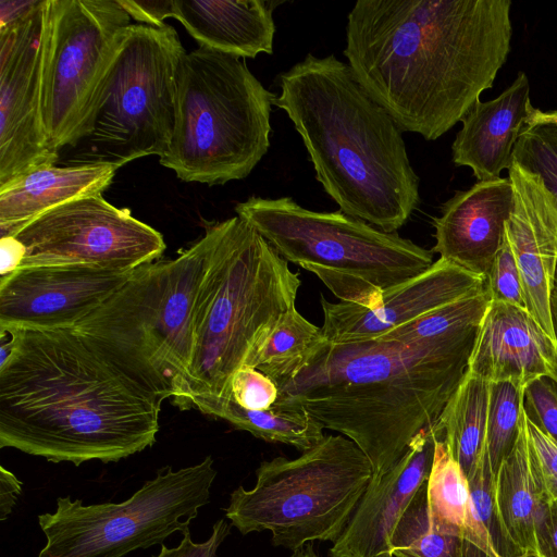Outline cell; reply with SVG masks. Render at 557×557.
<instances>
[{
  "mask_svg": "<svg viewBox=\"0 0 557 557\" xmlns=\"http://www.w3.org/2000/svg\"><path fill=\"white\" fill-rule=\"evenodd\" d=\"M510 0H359L344 55L401 131L435 140L493 86L512 37Z\"/></svg>",
  "mask_w": 557,
  "mask_h": 557,
  "instance_id": "obj_1",
  "label": "cell"
},
{
  "mask_svg": "<svg viewBox=\"0 0 557 557\" xmlns=\"http://www.w3.org/2000/svg\"><path fill=\"white\" fill-rule=\"evenodd\" d=\"M0 448L116 462L151 447L162 401L76 329L0 330Z\"/></svg>",
  "mask_w": 557,
  "mask_h": 557,
  "instance_id": "obj_2",
  "label": "cell"
},
{
  "mask_svg": "<svg viewBox=\"0 0 557 557\" xmlns=\"http://www.w3.org/2000/svg\"><path fill=\"white\" fill-rule=\"evenodd\" d=\"M480 325L411 344L326 339L293 375L275 383L281 395L364 453L373 484L438 418L468 370Z\"/></svg>",
  "mask_w": 557,
  "mask_h": 557,
  "instance_id": "obj_3",
  "label": "cell"
},
{
  "mask_svg": "<svg viewBox=\"0 0 557 557\" xmlns=\"http://www.w3.org/2000/svg\"><path fill=\"white\" fill-rule=\"evenodd\" d=\"M273 104L300 135L315 177L347 215L388 233L420 205L403 131L334 54L308 53L277 77Z\"/></svg>",
  "mask_w": 557,
  "mask_h": 557,
  "instance_id": "obj_4",
  "label": "cell"
},
{
  "mask_svg": "<svg viewBox=\"0 0 557 557\" xmlns=\"http://www.w3.org/2000/svg\"><path fill=\"white\" fill-rule=\"evenodd\" d=\"M206 228L211 242L197 301L191 362L174 405L209 416L230 398L232 375L295 306L301 281L238 215Z\"/></svg>",
  "mask_w": 557,
  "mask_h": 557,
  "instance_id": "obj_5",
  "label": "cell"
},
{
  "mask_svg": "<svg viewBox=\"0 0 557 557\" xmlns=\"http://www.w3.org/2000/svg\"><path fill=\"white\" fill-rule=\"evenodd\" d=\"M210 233L174 259L134 270L76 327L134 382L162 403L181 396L194 348V323Z\"/></svg>",
  "mask_w": 557,
  "mask_h": 557,
  "instance_id": "obj_6",
  "label": "cell"
},
{
  "mask_svg": "<svg viewBox=\"0 0 557 557\" xmlns=\"http://www.w3.org/2000/svg\"><path fill=\"white\" fill-rule=\"evenodd\" d=\"M274 97L245 59L205 47L186 52L160 164L184 182L210 186L247 177L269 150Z\"/></svg>",
  "mask_w": 557,
  "mask_h": 557,
  "instance_id": "obj_7",
  "label": "cell"
},
{
  "mask_svg": "<svg viewBox=\"0 0 557 557\" xmlns=\"http://www.w3.org/2000/svg\"><path fill=\"white\" fill-rule=\"evenodd\" d=\"M287 262L315 274L343 302L372 307L424 272L433 251L339 211L319 212L290 197L251 196L235 207Z\"/></svg>",
  "mask_w": 557,
  "mask_h": 557,
  "instance_id": "obj_8",
  "label": "cell"
},
{
  "mask_svg": "<svg viewBox=\"0 0 557 557\" xmlns=\"http://www.w3.org/2000/svg\"><path fill=\"white\" fill-rule=\"evenodd\" d=\"M372 478L370 460L351 440L326 435L297 458L262 461L255 486L231 493L225 517L242 534L269 531L274 546L292 552L334 542Z\"/></svg>",
  "mask_w": 557,
  "mask_h": 557,
  "instance_id": "obj_9",
  "label": "cell"
},
{
  "mask_svg": "<svg viewBox=\"0 0 557 557\" xmlns=\"http://www.w3.org/2000/svg\"><path fill=\"white\" fill-rule=\"evenodd\" d=\"M186 50L170 24H131L111 58L79 163L120 168L168 150L175 126L178 71ZM75 146L74 148H76Z\"/></svg>",
  "mask_w": 557,
  "mask_h": 557,
  "instance_id": "obj_10",
  "label": "cell"
},
{
  "mask_svg": "<svg viewBox=\"0 0 557 557\" xmlns=\"http://www.w3.org/2000/svg\"><path fill=\"white\" fill-rule=\"evenodd\" d=\"M216 474L207 456L178 470L160 468L122 503L84 505L82 499L59 497L54 512L38 516L47 540L38 557H123L162 544L174 532L189 529L209 504Z\"/></svg>",
  "mask_w": 557,
  "mask_h": 557,
  "instance_id": "obj_11",
  "label": "cell"
},
{
  "mask_svg": "<svg viewBox=\"0 0 557 557\" xmlns=\"http://www.w3.org/2000/svg\"><path fill=\"white\" fill-rule=\"evenodd\" d=\"M131 24L120 0H45L40 114L59 156L89 134L114 49Z\"/></svg>",
  "mask_w": 557,
  "mask_h": 557,
  "instance_id": "obj_12",
  "label": "cell"
},
{
  "mask_svg": "<svg viewBox=\"0 0 557 557\" xmlns=\"http://www.w3.org/2000/svg\"><path fill=\"white\" fill-rule=\"evenodd\" d=\"M15 237L24 247L20 267L84 264L134 271L157 261L166 248L160 232L134 218L102 194L55 207L22 226Z\"/></svg>",
  "mask_w": 557,
  "mask_h": 557,
  "instance_id": "obj_13",
  "label": "cell"
},
{
  "mask_svg": "<svg viewBox=\"0 0 557 557\" xmlns=\"http://www.w3.org/2000/svg\"><path fill=\"white\" fill-rule=\"evenodd\" d=\"M45 0L0 26V185L44 164H57L40 114Z\"/></svg>",
  "mask_w": 557,
  "mask_h": 557,
  "instance_id": "obj_14",
  "label": "cell"
},
{
  "mask_svg": "<svg viewBox=\"0 0 557 557\" xmlns=\"http://www.w3.org/2000/svg\"><path fill=\"white\" fill-rule=\"evenodd\" d=\"M133 272L84 264L18 267L0 278V330L74 329Z\"/></svg>",
  "mask_w": 557,
  "mask_h": 557,
  "instance_id": "obj_15",
  "label": "cell"
},
{
  "mask_svg": "<svg viewBox=\"0 0 557 557\" xmlns=\"http://www.w3.org/2000/svg\"><path fill=\"white\" fill-rule=\"evenodd\" d=\"M485 285L486 276L438 258L424 272L385 290L372 307L331 302L321 294V329L335 344L376 339Z\"/></svg>",
  "mask_w": 557,
  "mask_h": 557,
  "instance_id": "obj_16",
  "label": "cell"
},
{
  "mask_svg": "<svg viewBox=\"0 0 557 557\" xmlns=\"http://www.w3.org/2000/svg\"><path fill=\"white\" fill-rule=\"evenodd\" d=\"M508 174L515 205L505 233L520 272L525 308L557 342L550 313L557 267V210L539 176L515 161Z\"/></svg>",
  "mask_w": 557,
  "mask_h": 557,
  "instance_id": "obj_17",
  "label": "cell"
},
{
  "mask_svg": "<svg viewBox=\"0 0 557 557\" xmlns=\"http://www.w3.org/2000/svg\"><path fill=\"white\" fill-rule=\"evenodd\" d=\"M437 435L435 423L421 430L405 455L377 482L368 485L343 532L333 542L330 557H393L392 533L429 478Z\"/></svg>",
  "mask_w": 557,
  "mask_h": 557,
  "instance_id": "obj_18",
  "label": "cell"
},
{
  "mask_svg": "<svg viewBox=\"0 0 557 557\" xmlns=\"http://www.w3.org/2000/svg\"><path fill=\"white\" fill-rule=\"evenodd\" d=\"M513 205L509 177L478 181L457 191L433 219V253L485 276L503 245Z\"/></svg>",
  "mask_w": 557,
  "mask_h": 557,
  "instance_id": "obj_19",
  "label": "cell"
},
{
  "mask_svg": "<svg viewBox=\"0 0 557 557\" xmlns=\"http://www.w3.org/2000/svg\"><path fill=\"white\" fill-rule=\"evenodd\" d=\"M557 370V342L524 307L491 300L469 359L468 372L487 382L527 385Z\"/></svg>",
  "mask_w": 557,
  "mask_h": 557,
  "instance_id": "obj_20",
  "label": "cell"
},
{
  "mask_svg": "<svg viewBox=\"0 0 557 557\" xmlns=\"http://www.w3.org/2000/svg\"><path fill=\"white\" fill-rule=\"evenodd\" d=\"M530 104V83L520 71L498 97L479 100L461 120L462 127L451 145L454 163L470 168L478 181L500 177L502 171L512 164Z\"/></svg>",
  "mask_w": 557,
  "mask_h": 557,
  "instance_id": "obj_21",
  "label": "cell"
},
{
  "mask_svg": "<svg viewBox=\"0 0 557 557\" xmlns=\"http://www.w3.org/2000/svg\"><path fill=\"white\" fill-rule=\"evenodd\" d=\"M119 168L109 162L44 164L0 185V237L12 236L55 207L102 194Z\"/></svg>",
  "mask_w": 557,
  "mask_h": 557,
  "instance_id": "obj_22",
  "label": "cell"
},
{
  "mask_svg": "<svg viewBox=\"0 0 557 557\" xmlns=\"http://www.w3.org/2000/svg\"><path fill=\"white\" fill-rule=\"evenodd\" d=\"M281 2L264 0H173L176 18L199 44L226 54L256 58L272 54L273 11Z\"/></svg>",
  "mask_w": 557,
  "mask_h": 557,
  "instance_id": "obj_23",
  "label": "cell"
},
{
  "mask_svg": "<svg viewBox=\"0 0 557 557\" xmlns=\"http://www.w3.org/2000/svg\"><path fill=\"white\" fill-rule=\"evenodd\" d=\"M494 497L510 536L535 557V524L542 503L530 461L524 412L517 443L494 476Z\"/></svg>",
  "mask_w": 557,
  "mask_h": 557,
  "instance_id": "obj_24",
  "label": "cell"
},
{
  "mask_svg": "<svg viewBox=\"0 0 557 557\" xmlns=\"http://www.w3.org/2000/svg\"><path fill=\"white\" fill-rule=\"evenodd\" d=\"M488 396L490 382L467 371L435 420L467 479L486 455Z\"/></svg>",
  "mask_w": 557,
  "mask_h": 557,
  "instance_id": "obj_25",
  "label": "cell"
},
{
  "mask_svg": "<svg viewBox=\"0 0 557 557\" xmlns=\"http://www.w3.org/2000/svg\"><path fill=\"white\" fill-rule=\"evenodd\" d=\"M226 420L235 429L247 431L269 443H281L306 451L325 436L323 425L298 400L278 395L265 410H248L233 400L219 403L209 413Z\"/></svg>",
  "mask_w": 557,
  "mask_h": 557,
  "instance_id": "obj_26",
  "label": "cell"
},
{
  "mask_svg": "<svg viewBox=\"0 0 557 557\" xmlns=\"http://www.w3.org/2000/svg\"><path fill=\"white\" fill-rule=\"evenodd\" d=\"M470 504L459 557H530L510 536L497 511L487 454L468 479Z\"/></svg>",
  "mask_w": 557,
  "mask_h": 557,
  "instance_id": "obj_27",
  "label": "cell"
},
{
  "mask_svg": "<svg viewBox=\"0 0 557 557\" xmlns=\"http://www.w3.org/2000/svg\"><path fill=\"white\" fill-rule=\"evenodd\" d=\"M324 342L322 329L304 318L294 306L282 315L245 366L278 382L293 375Z\"/></svg>",
  "mask_w": 557,
  "mask_h": 557,
  "instance_id": "obj_28",
  "label": "cell"
},
{
  "mask_svg": "<svg viewBox=\"0 0 557 557\" xmlns=\"http://www.w3.org/2000/svg\"><path fill=\"white\" fill-rule=\"evenodd\" d=\"M461 534L438 527L430 512L426 482L401 513L391 536L393 557H459Z\"/></svg>",
  "mask_w": 557,
  "mask_h": 557,
  "instance_id": "obj_29",
  "label": "cell"
},
{
  "mask_svg": "<svg viewBox=\"0 0 557 557\" xmlns=\"http://www.w3.org/2000/svg\"><path fill=\"white\" fill-rule=\"evenodd\" d=\"M426 496L434 522L446 531L461 534L470 504L469 482L440 430L426 480Z\"/></svg>",
  "mask_w": 557,
  "mask_h": 557,
  "instance_id": "obj_30",
  "label": "cell"
},
{
  "mask_svg": "<svg viewBox=\"0 0 557 557\" xmlns=\"http://www.w3.org/2000/svg\"><path fill=\"white\" fill-rule=\"evenodd\" d=\"M524 387L510 381L490 382L486 454L494 476L517 443L524 412Z\"/></svg>",
  "mask_w": 557,
  "mask_h": 557,
  "instance_id": "obj_31",
  "label": "cell"
},
{
  "mask_svg": "<svg viewBox=\"0 0 557 557\" xmlns=\"http://www.w3.org/2000/svg\"><path fill=\"white\" fill-rule=\"evenodd\" d=\"M513 161L540 177L557 210V125H527L518 137Z\"/></svg>",
  "mask_w": 557,
  "mask_h": 557,
  "instance_id": "obj_32",
  "label": "cell"
},
{
  "mask_svg": "<svg viewBox=\"0 0 557 557\" xmlns=\"http://www.w3.org/2000/svg\"><path fill=\"white\" fill-rule=\"evenodd\" d=\"M529 454L541 503L557 498V444L525 416Z\"/></svg>",
  "mask_w": 557,
  "mask_h": 557,
  "instance_id": "obj_33",
  "label": "cell"
},
{
  "mask_svg": "<svg viewBox=\"0 0 557 557\" xmlns=\"http://www.w3.org/2000/svg\"><path fill=\"white\" fill-rule=\"evenodd\" d=\"M485 276L492 300L525 308L520 272L506 233Z\"/></svg>",
  "mask_w": 557,
  "mask_h": 557,
  "instance_id": "obj_34",
  "label": "cell"
},
{
  "mask_svg": "<svg viewBox=\"0 0 557 557\" xmlns=\"http://www.w3.org/2000/svg\"><path fill=\"white\" fill-rule=\"evenodd\" d=\"M278 395L277 384L255 368L243 366L231 377L228 399L245 409H269Z\"/></svg>",
  "mask_w": 557,
  "mask_h": 557,
  "instance_id": "obj_35",
  "label": "cell"
},
{
  "mask_svg": "<svg viewBox=\"0 0 557 557\" xmlns=\"http://www.w3.org/2000/svg\"><path fill=\"white\" fill-rule=\"evenodd\" d=\"M523 410L527 418L557 444V384L552 379L541 376L525 385Z\"/></svg>",
  "mask_w": 557,
  "mask_h": 557,
  "instance_id": "obj_36",
  "label": "cell"
},
{
  "mask_svg": "<svg viewBox=\"0 0 557 557\" xmlns=\"http://www.w3.org/2000/svg\"><path fill=\"white\" fill-rule=\"evenodd\" d=\"M232 524L219 519L212 527L211 535L203 543H195L190 530L182 532L181 543L173 548L161 544L160 553L152 557H215L218 548L230 535Z\"/></svg>",
  "mask_w": 557,
  "mask_h": 557,
  "instance_id": "obj_37",
  "label": "cell"
},
{
  "mask_svg": "<svg viewBox=\"0 0 557 557\" xmlns=\"http://www.w3.org/2000/svg\"><path fill=\"white\" fill-rule=\"evenodd\" d=\"M535 557H557V498L543 504L535 524Z\"/></svg>",
  "mask_w": 557,
  "mask_h": 557,
  "instance_id": "obj_38",
  "label": "cell"
},
{
  "mask_svg": "<svg viewBox=\"0 0 557 557\" xmlns=\"http://www.w3.org/2000/svg\"><path fill=\"white\" fill-rule=\"evenodd\" d=\"M131 18L139 24L160 26L164 20L172 17L173 0H120Z\"/></svg>",
  "mask_w": 557,
  "mask_h": 557,
  "instance_id": "obj_39",
  "label": "cell"
},
{
  "mask_svg": "<svg viewBox=\"0 0 557 557\" xmlns=\"http://www.w3.org/2000/svg\"><path fill=\"white\" fill-rule=\"evenodd\" d=\"M22 482L3 466L0 467V521H4L16 505Z\"/></svg>",
  "mask_w": 557,
  "mask_h": 557,
  "instance_id": "obj_40",
  "label": "cell"
},
{
  "mask_svg": "<svg viewBox=\"0 0 557 557\" xmlns=\"http://www.w3.org/2000/svg\"><path fill=\"white\" fill-rule=\"evenodd\" d=\"M0 276L15 271L23 262L25 250L13 236L0 237Z\"/></svg>",
  "mask_w": 557,
  "mask_h": 557,
  "instance_id": "obj_41",
  "label": "cell"
},
{
  "mask_svg": "<svg viewBox=\"0 0 557 557\" xmlns=\"http://www.w3.org/2000/svg\"><path fill=\"white\" fill-rule=\"evenodd\" d=\"M537 123H552L557 125V110L541 111L530 104L528 108L527 125Z\"/></svg>",
  "mask_w": 557,
  "mask_h": 557,
  "instance_id": "obj_42",
  "label": "cell"
},
{
  "mask_svg": "<svg viewBox=\"0 0 557 557\" xmlns=\"http://www.w3.org/2000/svg\"><path fill=\"white\" fill-rule=\"evenodd\" d=\"M550 313H552V320L554 324L555 334L557 336V267L553 283V288L550 293Z\"/></svg>",
  "mask_w": 557,
  "mask_h": 557,
  "instance_id": "obj_43",
  "label": "cell"
},
{
  "mask_svg": "<svg viewBox=\"0 0 557 557\" xmlns=\"http://www.w3.org/2000/svg\"><path fill=\"white\" fill-rule=\"evenodd\" d=\"M289 557H319V555L314 550L312 543H308L294 550Z\"/></svg>",
  "mask_w": 557,
  "mask_h": 557,
  "instance_id": "obj_44",
  "label": "cell"
},
{
  "mask_svg": "<svg viewBox=\"0 0 557 557\" xmlns=\"http://www.w3.org/2000/svg\"><path fill=\"white\" fill-rule=\"evenodd\" d=\"M550 379L557 384V370L555 371Z\"/></svg>",
  "mask_w": 557,
  "mask_h": 557,
  "instance_id": "obj_45",
  "label": "cell"
}]
</instances>
